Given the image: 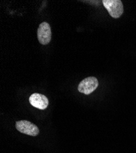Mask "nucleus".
Here are the masks:
<instances>
[{"label":"nucleus","mask_w":136,"mask_h":153,"mask_svg":"<svg viewBox=\"0 0 136 153\" xmlns=\"http://www.w3.org/2000/svg\"><path fill=\"white\" fill-rule=\"evenodd\" d=\"M104 7L114 19H118L124 12V6L120 0H103Z\"/></svg>","instance_id":"f257e3e1"},{"label":"nucleus","mask_w":136,"mask_h":153,"mask_svg":"<svg viewBox=\"0 0 136 153\" xmlns=\"http://www.w3.org/2000/svg\"><path fill=\"white\" fill-rule=\"evenodd\" d=\"M15 127L20 132L30 136H37L39 134V129L35 124L27 120H21L17 121Z\"/></svg>","instance_id":"f03ea898"},{"label":"nucleus","mask_w":136,"mask_h":153,"mask_svg":"<svg viewBox=\"0 0 136 153\" xmlns=\"http://www.w3.org/2000/svg\"><path fill=\"white\" fill-rule=\"evenodd\" d=\"M98 80L95 76H89L82 80L79 84L78 90L85 95H89L98 88Z\"/></svg>","instance_id":"7ed1b4c3"},{"label":"nucleus","mask_w":136,"mask_h":153,"mask_svg":"<svg viewBox=\"0 0 136 153\" xmlns=\"http://www.w3.org/2000/svg\"><path fill=\"white\" fill-rule=\"evenodd\" d=\"M51 30L49 24L46 22L41 23L37 29V39L40 44L48 45L51 40Z\"/></svg>","instance_id":"20e7f679"},{"label":"nucleus","mask_w":136,"mask_h":153,"mask_svg":"<svg viewBox=\"0 0 136 153\" xmlns=\"http://www.w3.org/2000/svg\"><path fill=\"white\" fill-rule=\"evenodd\" d=\"M29 101L31 105L40 110H45L49 104L48 98L45 95L39 93L31 94L29 98Z\"/></svg>","instance_id":"39448f33"}]
</instances>
